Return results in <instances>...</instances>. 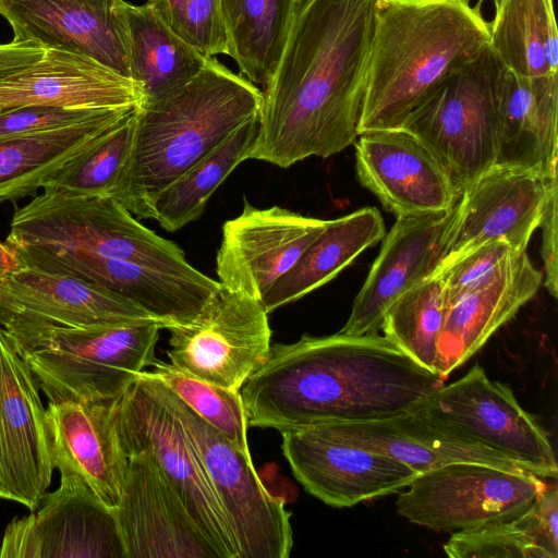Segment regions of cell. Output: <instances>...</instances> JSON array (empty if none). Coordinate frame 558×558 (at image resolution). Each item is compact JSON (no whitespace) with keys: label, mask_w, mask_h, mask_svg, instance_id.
<instances>
[{"label":"cell","mask_w":558,"mask_h":558,"mask_svg":"<svg viewBox=\"0 0 558 558\" xmlns=\"http://www.w3.org/2000/svg\"><path fill=\"white\" fill-rule=\"evenodd\" d=\"M375 0H294L278 63L262 88L248 159L288 168L357 138Z\"/></svg>","instance_id":"obj_1"},{"label":"cell","mask_w":558,"mask_h":558,"mask_svg":"<svg viewBox=\"0 0 558 558\" xmlns=\"http://www.w3.org/2000/svg\"><path fill=\"white\" fill-rule=\"evenodd\" d=\"M444 384L385 336L339 331L270 345L240 393L250 427L283 432L412 413Z\"/></svg>","instance_id":"obj_2"},{"label":"cell","mask_w":558,"mask_h":558,"mask_svg":"<svg viewBox=\"0 0 558 558\" xmlns=\"http://www.w3.org/2000/svg\"><path fill=\"white\" fill-rule=\"evenodd\" d=\"M488 41V24L469 0H375L359 134L401 128Z\"/></svg>","instance_id":"obj_3"},{"label":"cell","mask_w":558,"mask_h":558,"mask_svg":"<svg viewBox=\"0 0 558 558\" xmlns=\"http://www.w3.org/2000/svg\"><path fill=\"white\" fill-rule=\"evenodd\" d=\"M262 89L217 58L174 92L137 109L132 149L110 194L137 219L156 196L258 116Z\"/></svg>","instance_id":"obj_4"},{"label":"cell","mask_w":558,"mask_h":558,"mask_svg":"<svg viewBox=\"0 0 558 558\" xmlns=\"http://www.w3.org/2000/svg\"><path fill=\"white\" fill-rule=\"evenodd\" d=\"M161 324L49 327L10 339L49 402L112 400L155 361Z\"/></svg>","instance_id":"obj_5"},{"label":"cell","mask_w":558,"mask_h":558,"mask_svg":"<svg viewBox=\"0 0 558 558\" xmlns=\"http://www.w3.org/2000/svg\"><path fill=\"white\" fill-rule=\"evenodd\" d=\"M4 243L84 251L173 272L195 270L175 243L143 226L113 197L50 186L15 210Z\"/></svg>","instance_id":"obj_6"},{"label":"cell","mask_w":558,"mask_h":558,"mask_svg":"<svg viewBox=\"0 0 558 558\" xmlns=\"http://www.w3.org/2000/svg\"><path fill=\"white\" fill-rule=\"evenodd\" d=\"M113 421L125 456L144 452L154 460L217 558H239L226 513L166 385L143 371L116 399Z\"/></svg>","instance_id":"obj_7"},{"label":"cell","mask_w":558,"mask_h":558,"mask_svg":"<svg viewBox=\"0 0 558 558\" xmlns=\"http://www.w3.org/2000/svg\"><path fill=\"white\" fill-rule=\"evenodd\" d=\"M507 68L489 45L451 74L403 122L461 193L496 163Z\"/></svg>","instance_id":"obj_8"},{"label":"cell","mask_w":558,"mask_h":558,"mask_svg":"<svg viewBox=\"0 0 558 558\" xmlns=\"http://www.w3.org/2000/svg\"><path fill=\"white\" fill-rule=\"evenodd\" d=\"M413 413L426 423L486 447L542 478H557L555 450L536 418L507 385L475 364L463 377L441 385Z\"/></svg>","instance_id":"obj_9"},{"label":"cell","mask_w":558,"mask_h":558,"mask_svg":"<svg viewBox=\"0 0 558 558\" xmlns=\"http://www.w3.org/2000/svg\"><path fill=\"white\" fill-rule=\"evenodd\" d=\"M167 389L226 513L239 558L289 557L293 534L284 500L262 483L251 454L233 446Z\"/></svg>","instance_id":"obj_10"},{"label":"cell","mask_w":558,"mask_h":558,"mask_svg":"<svg viewBox=\"0 0 558 558\" xmlns=\"http://www.w3.org/2000/svg\"><path fill=\"white\" fill-rule=\"evenodd\" d=\"M542 477L476 462H453L418 474L396 508L410 522L456 532L522 513L545 488Z\"/></svg>","instance_id":"obj_11"},{"label":"cell","mask_w":558,"mask_h":558,"mask_svg":"<svg viewBox=\"0 0 558 558\" xmlns=\"http://www.w3.org/2000/svg\"><path fill=\"white\" fill-rule=\"evenodd\" d=\"M170 363L209 384L240 391L268 357L271 330L259 300L221 287L187 325L170 326Z\"/></svg>","instance_id":"obj_12"},{"label":"cell","mask_w":558,"mask_h":558,"mask_svg":"<svg viewBox=\"0 0 558 558\" xmlns=\"http://www.w3.org/2000/svg\"><path fill=\"white\" fill-rule=\"evenodd\" d=\"M58 470L60 486L7 525L0 558H124L113 510L77 473Z\"/></svg>","instance_id":"obj_13"},{"label":"cell","mask_w":558,"mask_h":558,"mask_svg":"<svg viewBox=\"0 0 558 558\" xmlns=\"http://www.w3.org/2000/svg\"><path fill=\"white\" fill-rule=\"evenodd\" d=\"M12 248L24 266L72 276L105 288L146 311L162 328L190 324L221 289L218 280L197 269L173 272L53 246Z\"/></svg>","instance_id":"obj_14"},{"label":"cell","mask_w":558,"mask_h":558,"mask_svg":"<svg viewBox=\"0 0 558 558\" xmlns=\"http://www.w3.org/2000/svg\"><path fill=\"white\" fill-rule=\"evenodd\" d=\"M124 0H0L12 41L89 58L133 81ZM134 82V81H133Z\"/></svg>","instance_id":"obj_15"},{"label":"cell","mask_w":558,"mask_h":558,"mask_svg":"<svg viewBox=\"0 0 558 558\" xmlns=\"http://www.w3.org/2000/svg\"><path fill=\"white\" fill-rule=\"evenodd\" d=\"M149 320L157 322L128 299L72 276L24 266L0 280V328L10 339L49 327L92 328Z\"/></svg>","instance_id":"obj_16"},{"label":"cell","mask_w":558,"mask_h":558,"mask_svg":"<svg viewBox=\"0 0 558 558\" xmlns=\"http://www.w3.org/2000/svg\"><path fill=\"white\" fill-rule=\"evenodd\" d=\"M53 470L39 387L0 328V500L34 511Z\"/></svg>","instance_id":"obj_17"},{"label":"cell","mask_w":558,"mask_h":558,"mask_svg":"<svg viewBox=\"0 0 558 558\" xmlns=\"http://www.w3.org/2000/svg\"><path fill=\"white\" fill-rule=\"evenodd\" d=\"M280 433L295 478L332 507H352L400 492L418 475L393 458L339 440L315 425Z\"/></svg>","instance_id":"obj_18"},{"label":"cell","mask_w":558,"mask_h":558,"mask_svg":"<svg viewBox=\"0 0 558 558\" xmlns=\"http://www.w3.org/2000/svg\"><path fill=\"white\" fill-rule=\"evenodd\" d=\"M354 144L360 183L397 218L440 215L457 205L460 193L442 165L404 129L366 131Z\"/></svg>","instance_id":"obj_19"},{"label":"cell","mask_w":558,"mask_h":558,"mask_svg":"<svg viewBox=\"0 0 558 558\" xmlns=\"http://www.w3.org/2000/svg\"><path fill=\"white\" fill-rule=\"evenodd\" d=\"M327 220L245 204L222 227L216 274L222 288L259 300L298 260Z\"/></svg>","instance_id":"obj_20"},{"label":"cell","mask_w":558,"mask_h":558,"mask_svg":"<svg viewBox=\"0 0 558 558\" xmlns=\"http://www.w3.org/2000/svg\"><path fill=\"white\" fill-rule=\"evenodd\" d=\"M551 177L501 166L478 177L457 203L440 266L488 241H504L515 252L526 251L539 227Z\"/></svg>","instance_id":"obj_21"},{"label":"cell","mask_w":558,"mask_h":558,"mask_svg":"<svg viewBox=\"0 0 558 558\" xmlns=\"http://www.w3.org/2000/svg\"><path fill=\"white\" fill-rule=\"evenodd\" d=\"M113 513L124 558H217L172 485L144 452L126 454Z\"/></svg>","instance_id":"obj_22"},{"label":"cell","mask_w":558,"mask_h":558,"mask_svg":"<svg viewBox=\"0 0 558 558\" xmlns=\"http://www.w3.org/2000/svg\"><path fill=\"white\" fill-rule=\"evenodd\" d=\"M456 206L440 215L397 218L384 236L380 252L340 332L377 333L387 308L396 299L437 271L445 258Z\"/></svg>","instance_id":"obj_23"},{"label":"cell","mask_w":558,"mask_h":558,"mask_svg":"<svg viewBox=\"0 0 558 558\" xmlns=\"http://www.w3.org/2000/svg\"><path fill=\"white\" fill-rule=\"evenodd\" d=\"M143 102L142 88L135 82L89 58L54 49H45L35 63L0 78L2 110L142 107Z\"/></svg>","instance_id":"obj_24"},{"label":"cell","mask_w":558,"mask_h":558,"mask_svg":"<svg viewBox=\"0 0 558 558\" xmlns=\"http://www.w3.org/2000/svg\"><path fill=\"white\" fill-rule=\"evenodd\" d=\"M543 281L526 251L512 256L480 287L447 304L435 371L442 378L480 351L530 301Z\"/></svg>","instance_id":"obj_25"},{"label":"cell","mask_w":558,"mask_h":558,"mask_svg":"<svg viewBox=\"0 0 558 558\" xmlns=\"http://www.w3.org/2000/svg\"><path fill=\"white\" fill-rule=\"evenodd\" d=\"M114 401H48L46 409L54 469L77 473L111 510L119 504L126 465L113 421Z\"/></svg>","instance_id":"obj_26"},{"label":"cell","mask_w":558,"mask_h":558,"mask_svg":"<svg viewBox=\"0 0 558 558\" xmlns=\"http://www.w3.org/2000/svg\"><path fill=\"white\" fill-rule=\"evenodd\" d=\"M315 426L339 440L393 458L417 474L453 462H476L526 472L501 454L439 429L413 412L386 420Z\"/></svg>","instance_id":"obj_27"},{"label":"cell","mask_w":558,"mask_h":558,"mask_svg":"<svg viewBox=\"0 0 558 558\" xmlns=\"http://www.w3.org/2000/svg\"><path fill=\"white\" fill-rule=\"evenodd\" d=\"M558 74L525 77L507 70L495 166L544 178L557 173Z\"/></svg>","instance_id":"obj_28"},{"label":"cell","mask_w":558,"mask_h":558,"mask_svg":"<svg viewBox=\"0 0 558 558\" xmlns=\"http://www.w3.org/2000/svg\"><path fill=\"white\" fill-rule=\"evenodd\" d=\"M137 108H107L71 126L0 136V204L35 195L59 170Z\"/></svg>","instance_id":"obj_29"},{"label":"cell","mask_w":558,"mask_h":558,"mask_svg":"<svg viewBox=\"0 0 558 558\" xmlns=\"http://www.w3.org/2000/svg\"><path fill=\"white\" fill-rule=\"evenodd\" d=\"M385 234L384 219L374 207L327 220L295 264L262 299L266 312L269 314L326 284Z\"/></svg>","instance_id":"obj_30"},{"label":"cell","mask_w":558,"mask_h":558,"mask_svg":"<svg viewBox=\"0 0 558 558\" xmlns=\"http://www.w3.org/2000/svg\"><path fill=\"white\" fill-rule=\"evenodd\" d=\"M133 81L150 104L183 86L207 63L179 38L147 1L126 8ZM142 105V106H143Z\"/></svg>","instance_id":"obj_31"},{"label":"cell","mask_w":558,"mask_h":558,"mask_svg":"<svg viewBox=\"0 0 558 558\" xmlns=\"http://www.w3.org/2000/svg\"><path fill=\"white\" fill-rule=\"evenodd\" d=\"M488 45L512 73L558 74V33L553 0H494Z\"/></svg>","instance_id":"obj_32"},{"label":"cell","mask_w":558,"mask_h":558,"mask_svg":"<svg viewBox=\"0 0 558 558\" xmlns=\"http://www.w3.org/2000/svg\"><path fill=\"white\" fill-rule=\"evenodd\" d=\"M257 130L255 117L170 183L156 196L151 219L170 232L196 220L217 187L242 161L248 159Z\"/></svg>","instance_id":"obj_33"},{"label":"cell","mask_w":558,"mask_h":558,"mask_svg":"<svg viewBox=\"0 0 558 558\" xmlns=\"http://www.w3.org/2000/svg\"><path fill=\"white\" fill-rule=\"evenodd\" d=\"M294 0H221L228 56L245 78L264 87L281 56Z\"/></svg>","instance_id":"obj_34"},{"label":"cell","mask_w":558,"mask_h":558,"mask_svg":"<svg viewBox=\"0 0 558 558\" xmlns=\"http://www.w3.org/2000/svg\"><path fill=\"white\" fill-rule=\"evenodd\" d=\"M445 307L444 287L434 274L396 299L384 315L380 330L416 363L436 373Z\"/></svg>","instance_id":"obj_35"},{"label":"cell","mask_w":558,"mask_h":558,"mask_svg":"<svg viewBox=\"0 0 558 558\" xmlns=\"http://www.w3.org/2000/svg\"><path fill=\"white\" fill-rule=\"evenodd\" d=\"M137 109L111 128L89 149L59 170L44 187L50 186L82 195L110 196L130 157Z\"/></svg>","instance_id":"obj_36"},{"label":"cell","mask_w":558,"mask_h":558,"mask_svg":"<svg viewBox=\"0 0 558 558\" xmlns=\"http://www.w3.org/2000/svg\"><path fill=\"white\" fill-rule=\"evenodd\" d=\"M156 375L177 397L244 453L250 454L247 420L240 391L191 376L171 363L151 364Z\"/></svg>","instance_id":"obj_37"},{"label":"cell","mask_w":558,"mask_h":558,"mask_svg":"<svg viewBox=\"0 0 558 558\" xmlns=\"http://www.w3.org/2000/svg\"><path fill=\"white\" fill-rule=\"evenodd\" d=\"M444 550L451 558H551L537 544L523 512L511 519L456 531Z\"/></svg>","instance_id":"obj_38"},{"label":"cell","mask_w":558,"mask_h":558,"mask_svg":"<svg viewBox=\"0 0 558 558\" xmlns=\"http://www.w3.org/2000/svg\"><path fill=\"white\" fill-rule=\"evenodd\" d=\"M165 24L207 58L228 56L221 0H147Z\"/></svg>","instance_id":"obj_39"},{"label":"cell","mask_w":558,"mask_h":558,"mask_svg":"<svg viewBox=\"0 0 558 558\" xmlns=\"http://www.w3.org/2000/svg\"><path fill=\"white\" fill-rule=\"evenodd\" d=\"M518 253L504 241H488L440 266L435 275L444 287L445 306L483 284Z\"/></svg>","instance_id":"obj_40"},{"label":"cell","mask_w":558,"mask_h":558,"mask_svg":"<svg viewBox=\"0 0 558 558\" xmlns=\"http://www.w3.org/2000/svg\"><path fill=\"white\" fill-rule=\"evenodd\" d=\"M107 108L27 106L0 112V136L46 132L86 121Z\"/></svg>","instance_id":"obj_41"},{"label":"cell","mask_w":558,"mask_h":558,"mask_svg":"<svg viewBox=\"0 0 558 558\" xmlns=\"http://www.w3.org/2000/svg\"><path fill=\"white\" fill-rule=\"evenodd\" d=\"M524 517L541 547L551 558L558 557V489L545 486L536 499L524 510Z\"/></svg>","instance_id":"obj_42"},{"label":"cell","mask_w":558,"mask_h":558,"mask_svg":"<svg viewBox=\"0 0 558 558\" xmlns=\"http://www.w3.org/2000/svg\"><path fill=\"white\" fill-rule=\"evenodd\" d=\"M557 190V174H555L549 179L548 195L539 222V228L542 230L541 253L545 266L544 284L554 298H557L558 295Z\"/></svg>","instance_id":"obj_43"},{"label":"cell","mask_w":558,"mask_h":558,"mask_svg":"<svg viewBox=\"0 0 558 558\" xmlns=\"http://www.w3.org/2000/svg\"><path fill=\"white\" fill-rule=\"evenodd\" d=\"M45 49L33 44H0V78L38 61Z\"/></svg>","instance_id":"obj_44"},{"label":"cell","mask_w":558,"mask_h":558,"mask_svg":"<svg viewBox=\"0 0 558 558\" xmlns=\"http://www.w3.org/2000/svg\"><path fill=\"white\" fill-rule=\"evenodd\" d=\"M24 265L15 251L0 242V280L23 268Z\"/></svg>","instance_id":"obj_45"},{"label":"cell","mask_w":558,"mask_h":558,"mask_svg":"<svg viewBox=\"0 0 558 558\" xmlns=\"http://www.w3.org/2000/svg\"><path fill=\"white\" fill-rule=\"evenodd\" d=\"M3 111L1 108H0V112Z\"/></svg>","instance_id":"obj_46"}]
</instances>
